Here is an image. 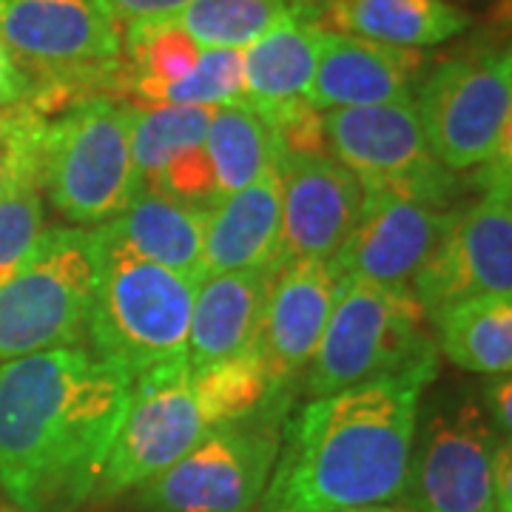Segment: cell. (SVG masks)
Listing matches in <instances>:
<instances>
[{"mask_svg":"<svg viewBox=\"0 0 512 512\" xmlns=\"http://www.w3.org/2000/svg\"><path fill=\"white\" fill-rule=\"evenodd\" d=\"M46 231L40 188H23L0 200V288L35 254Z\"/></svg>","mask_w":512,"mask_h":512,"instance_id":"obj_29","label":"cell"},{"mask_svg":"<svg viewBox=\"0 0 512 512\" xmlns=\"http://www.w3.org/2000/svg\"><path fill=\"white\" fill-rule=\"evenodd\" d=\"M345 512H416L410 507H390V504H373V507H356V510H345Z\"/></svg>","mask_w":512,"mask_h":512,"instance_id":"obj_34","label":"cell"},{"mask_svg":"<svg viewBox=\"0 0 512 512\" xmlns=\"http://www.w3.org/2000/svg\"><path fill=\"white\" fill-rule=\"evenodd\" d=\"M134 106L109 94L77 100L46 128L40 194L72 225H103L137 200L131 154Z\"/></svg>","mask_w":512,"mask_h":512,"instance_id":"obj_7","label":"cell"},{"mask_svg":"<svg viewBox=\"0 0 512 512\" xmlns=\"http://www.w3.org/2000/svg\"><path fill=\"white\" fill-rule=\"evenodd\" d=\"M191 0H100V6L109 12V18L117 26H131L140 20L171 18Z\"/></svg>","mask_w":512,"mask_h":512,"instance_id":"obj_32","label":"cell"},{"mask_svg":"<svg viewBox=\"0 0 512 512\" xmlns=\"http://www.w3.org/2000/svg\"><path fill=\"white\" fill-rule=\"evenodd\" d=\"M305 3L308 0H191L168 20L200 49L245 52Z\"/></svg>","mask_w":512,"mask_h":512,"instance_id":"obj_25","label":"cell"},{"mask_svg":"<svg viewBox=\"0 0 512 512\" xmlns=\"http://www.w3.org/2000/svg\"><path fill=\"white\" fill-rule=\"evenodd\" d=\"M49 120L32 106L0 109V200L40 188V165Z\"/></svg>","mask_w":512,"mask_h":512,"instance_id":"obj_28","label":"cell"},{"mask_svg":"<svg viewBox=\"0 0 512 512\" xmlns=\"http://www.w3.org/2000/svg\"><path fill=\"white\" fill-rule=\"evenodd\" d=\"M6 512H18V510H15V507H9V510H6Z\"/></svg>","mask_w":512,"mask_h":512,"instance_id":"obj_36","label":"cell"},{"mask_svg":"<svg viewBox=\"0 0 512 512\" xmlns=\"http://www.w3.org/2000/svg\"><path fill=\"white\" fill-rule=\"evenodd\" d=\"M202 146L214 168L220 200L259 180L268 168L279 165L285 154L274 128L248 103L217 106L211 111Z\"/></svg>","mask_w":512,"mask_h":512,"instance_id":"obj_24","label":"cell"},{"mask_svg":"<svg viewBox=\"0 0 512 512\" xmlns=\"http://www.w3.org/2000/svg\"><path fill=\"white\" fill-rule=\"evenodd\" d=\"M319 26L421 52L464 35L473 18L450 0H319Z\"/></svg>","mask_w":512,"mask_h":512,"instance_id":"obj_21","label":"cell"},{"mask_svg":"<svg viewBox=\"0 0 512 512\" xmlns=\"http://www.w3.org/2000/svg\"><path fill=\"white\" fill-rule=\"evenodd\" d=\"M322 126L328 154L356 174L362 188H387L456 208L461 183L427 146L416 100L330 109Z\"/></svg>","mask_w":512,"mask_h":512,"instance_id":"obj_13","label":"cell"},{"mask_svg":"<svg viewBox=\"0 0 512 512\" xmlns=\"http://www.w3.org/2000/svg\"><path fill=\"white\" fill-rule=\"evenodd\" d=\"M0 40L32 80L40 114L120 92L123 35L100 0H0Z\"/></svg>","mask_w":512,"mask_h":512,"instance_id":"obj_4","label":"cell"},{"mask_svg":"<svg viewBox=\"0 0 512 512\" xmlns=\"http://www.w3.org/2000/svg\"><path fill=\"white\" fill-rule=\"evenodd\" d=\"M478 399L493 424V430L504 441L512 436V379L510 373L487 376V382L478 384Z\"/></svg>","mask_w":512,"mask_h":512,"instance_id":"obj_31","label":"cell"},{"mask_svg":"<svg viewBox=\"0 0 512 512\" xmlns=\"http://www.w3.org/2000/svg\"><path fill=\"white\" fill-rule=\"evenodd\" d=\"M205 222H208L205 208L168 200L157 191H140L137 200L120 217L103 222L100 228L131 254L157 262L200 285L205 279L202 271Z\"/></svg>","mask_w":512,"mask_h":512,"instance_id":"obj_22","label":"cell"},{"mask_svg":"<svg viewBox=\"0 0 512 512\" xmlns=\"http://www.w3.org/2000/svg\"><path fill=\"white\" fill-rule=\"evenodd\" d=\"M245 103L242 52L234 49H202L197 66L183 80L165 86L148 106H234Z\"/></svg>","mask_w":512,"mask_h":512,"instance_id":"obj_27","label":"cell"},{"mask_svg":"<svg viewBox=\"0 0 512 512\" xmlns=\"http://www.w3.org/2000/svg\"><path fill=\"white\" fill-rule=\"evenodd\" d=\"M510 456L478 390H439L421 399L402 501L416 512H504L498 467Z\"/></svg>","mask_w":512,"mask_h":512,"instance_id":"obj_9","label":"cell"},{"mask_svg":"<svg viewBox=\"0 0 512 512\" xmlns=\"http://www.w3.org/2000/svg\"><path fill=\"white\" fill-rule=\"evenodd\" d=\"M439 370H410L308 399L282 421L262 512H345L402 501L416 416Z\"/></svg>","mask_w":512,"mask_h":512,"instance_id":"obj_2","label":"cell"},{"mask_svg":"<svg viewBox=\"0 0 512 512\" xmlns=\"http://www.w3.org/2000/svg\"><path fill=\"white\" fill-rule=\"evenodd\" d=\"M512 160L478 168V197L458 205L447 231L413 279V296L433 322L476 296H512Z\"/></svg>","mask_w":512,"mask_h":512,"instance_id":"obj_11","label":"cell"},{"mask_svg":"<svg viewBox=\"0 0 512 512\" xmlns=\"http://www.w3.org/2000/svg\"><path fill=\"white\" fill-rule=\"evenodd\" d=\"M94 234L100 242V282L89 350L131 382L154 367L183 362L197 282L131 254L100 225H94Z\"/></svg>","mask_w":512,"mask_h":512,"instance_id":"obj_3","label":"cell"},{"mask_svg":"<svg viewBox=\"0 0 512 512\" xmlns=\"http://www.w3.org/2000/svg\"><path fill=\"white\" fill-rule=\"evenodd\" d=\"M339 288L342 274L330 259H302L276 271L256 348L268 367L274 402L288 410L296 396V382H302L328 328Z\"/></svg>","mask_w":512,"mask_h":512,"instance_id":"obj_16","label":"cell"},{"mask_svg":"<svg viewBox=\"0 0 512 512\" xmlns=\"http://www.w3.org/2000/svg\"><path fill=\"white\" fill-rule=\"evenodd\" d=\"M456 208L387 188H365L356 225L330 262L342 276H362L387 288L410 291Z\"/></svg>","mask_w":512,"mask_h":512,"instance_id":"obj_14","label":"cell"},{"mask_svg":"<svg viewBox=\"0 0 512 512\" xmlns=\"http://www.w3.org/2000/svg\"><path fill=\"white\" fill-rule=\"evenodd\" d=\"M282 220L279 165L259 180L228 194L208 211L205 222V276L256 271L274 265Z\"/></svg>","mask_w":512,"mask_h":512,"instance_id":"obj_20","label":"cell"},{"mask_svg":"<svg viewBox=\"0 0 512 512\" xmlns=\"http://www.w3.org/2000/svg\"><path fill=\"white\" fill-rule=\"evenodd\" d=\"M32 103H35V86H32V80L15 63V57L6 49V43L0 40V109L32 106Z\"/></svg>","mask_w":512,"mask_h":512,"instance_id":"obj_33","label":"cell"},{"mask_svg":"<svg viewBox=\"0 0 512 512\" xmlns=\"http://www.w3.org/2000/svg\"><path fill=\"white\" fill-rule=\"evenodd\" d=\"M134 106L131 117V154L140 174V188L146 191L154 183L174 154L185 148L202 146L211 123V111L205 106Z\"/></svg>","mask_w":512,"mask_h":512,"instance_id":"obj_26","label":"cell"},{"mask_svg":"<svg viewBox=\"0 0 512 512\" xmlns=\"http://www.w3.org/2000/svg\"><path fill=\"white\" fill-rule=\"evenodd\" d=\"M6 510H9V504H6V501L0 498V512H6Z\"/></svg>","mask_w":512,"mask_h":512,"instance_id":"obj_35","label":"cell"},{"mask_svg":"<svg viewBox=\"0 0 512 512\" xmlns=\"http://www.w3.org/2000/svg\"><path fill=\"white\" fill-rule=\"evenodd\" d=\"M146 191H157L168 200L205 208V211H211L220 202L214 168L205 154V146L185 148L180 154H174L160 168V174L154 177V183L148 185Z\"/></svg>","mask_w":512,"mask_h":512,"instance_id":"obj_30","label":"cell"},{"mask_svg":"<svg viewBox=\"0 0 512 512\" xmlns=\"http://www.w3.org/2000/svg\"><path fill=\"white\" fill-rule=\"evenodd\" d=\"M134 382L89 345L0 367V493L18 512L92 504Z\"/></svg>","mask_w":512,"mask_h":512,"instance_id":"obj_1","label":"cell"},{"mask_svg":"<svg viewBox=\"0 0 512 512\" xmlns=\"http://www.w3.org/2000/svg\"><path fill=\"white\" fill-rule=\"evenodd\" d=\"M220 427L183 362L154 367L134 382L126 419L94 487V504H111L163 473L197 441Z\"/></svg>","mask_w":512,"mask_h":512,"instance_id":"obj_12","label":"cell"},{"mask_svg":"<svg viewBox=\"0 0 512 512\" xmlns=\"http://www.w3.org/2000/svg\"><path fill=\"white\" fill-rule=\"evenodd\" d=\"M100 282L94 228H46L29 262L0 288V367L86 345Z\"/></svg>","mask_w":512,"mask_h":512,"instance_id":"obj_6","label":"cell"},{"mask_svg":"<svg viewBox=\"0 0 512 512\" xmlns=\"http://www.w3.org/2000/svg\"><path fill=\"white\" fill-rule=\"evenodd\" d=\"M427 57L362 37L322 29L308 103L316 111L359 109L413 100Z\"/></svg>","mask_w":512,"mask_h":512,"instance_id":"obj_17","label":"cell"},{"mask_svg":"<svg viewBox=\"0 0 512 512\" xmlns=\"http://www.w3.org/2000/svg\"><path fill=\"white\" fill-rule=\"evenodd\" d=\"M410 370H439V345L416 296L342 276L328 328L299 382L305 396L322 399Z\"/></svg>","mask_w":512,"mask_h":512,"instance_id":"obj_5","label":"cell"},{"mask_svg":"<svg viewBox=\"0 0 512 512\" xmlns=\"http://www.w3.org/2000/svg\"><path fill=\"white\" fill-rule=\"evenodd\" d=\"M282 220L274 268L333 259L356 225L365 188L330 154H282Z\"/></svg>","mask_w":512,"mask_h":512,"instance_id":"obj_15","label":"cell"},{"mask_svg":"<svg viewBox=\"0 0 512 512\" xmlns=\"http://www.w3.org/2000/svg\"><path fill=\"white\" fill-rule=\"evenodd\" d=\"M274 407L214 427L183 458L131 490L140 512H251L274 473L282 421Z\"/></svg>","mask_w":512,"mask_h":512,"instance_id":"obj_10","label":"cell"},{"mask_svg":"<svg viewBox=\"0 0 512 512\" xmlns=\"http://www.w3.org/2000/svg\"><path fill=\"white\" fill-rule=\"evenodd\" d=\"M276 271L268 265L202 279L185 345V367L191 373L256 350Z\"/></svg>","mask_w":512,"mask_h":512,"instance_id":"obj_19","label":"cell"},{"mask_svg":"<svg viewBox=\"0 0 512 512\" xmlns=\"http://www.w3.org/2000/svg\"><path fill=\"white\" fill-rule=\"evenodd\" d=\"M416 111L427 146L447 171H473L510 160V46L473 43L424 72Z\"/></svg>","mask_w":512,"mask_h":512,"instance_id":"obj_8","label":"cell"},{"mask_svg":"<svg viewBox=\"0 0 512 512\" xmlns=\"http://www.w3.org/2000/svg\"><path fill=\"white\" fill-rule=\"evenodd\" d=\"M322 46L319 0H308L242 52L245 103L276 128L308 109L313 69Z\"/></svg>","mask_w":512,"mask_h":512,"instance_id":"obj_18","label":"cell"},{"mask_svg":"<svg viewBox=\"0 0 512 512\" xmlns=\"http://www.w3.org/2000/svg\"><path fill=\"white\" fill-rule=\"evenodd\" d=\"M439 353L467 373L501 376L512 370V296H476L441 311Z\"/></svg>","mask_w":512,"mask_h":512,"instance_id":"obj_23","label":"cell"}]
</instances>
